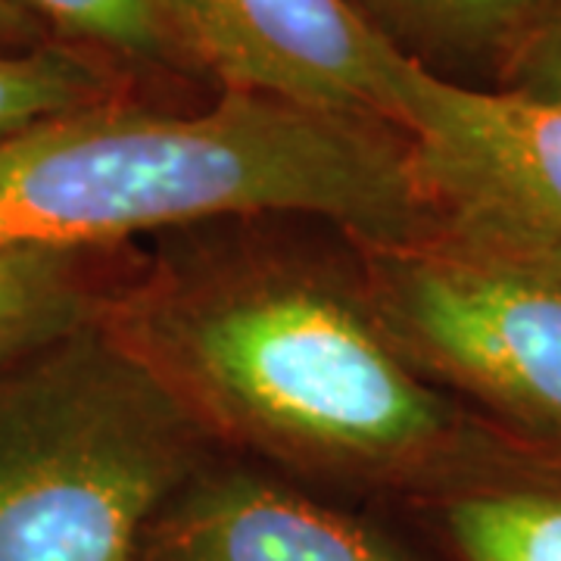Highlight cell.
I'll use <instances>...</instances> for the list:
<instances>
[{
    "mask_svg": "<svg viewBox=\"0 0 561 561\" xmlns=\"http://www.w3.org/2000/svg\"><path fill=\"white\" fill-rule=\"evenodd\" d=\"M106 101H116V76L98 54L62 41L0 44V138Z\"/></svg>",
    "mask_w": 561,
    "mask_h": 561,
    "instance_id": "10",
    "label": "cell"
},
{
    "mask_svg": "<svg viewBox=\"0 0 561 561\" xmlns=\"http://www.w3.org/2000/svg\"><path fill=\"white\" fill-rule=\"evenodd\" d=\"M44 41H50L47 32L22 7H16L13 0H0V44L32 47V44H44Z\"/></svg>",
    "mask_w": 561,
    "mask_h": 561,
    "instance_id": "14",
    "label": "cell"
},
{
    "mask_svg": "<svg viewBox=\"0 0 561 561\" xmlns=\"http://www.w3.org/2000/svg\"><path fill=\"white\" fill-rule=\"evenodd\" d=\"M138 561H415L383 530L250 468L206 465L157 512Z\"/></svg>",
    "mask_w": 561,
    "mask_h": 561,
    "instance_id": "7",
    "label": "cell"
},
{
    "mask_svg": "<svg viewBox=\"0 0 561 561\" xmlns=\"http://www.w3.org/2000/svg\"><path fill=\"white\" fill-rule=\"evenodd\" d=\"M502 88L522 91L530 98L561 103V3L552 16L524 41L502 72Z\"/></svg>",
    "mask_w": 561,
    "mask_h": 561,
    "instance_id": "13",
    "label": "cell"
},
{
    "mask_svg": "<svg viewBox=\"0 0 561 561\" xmlns=\"http://www.w3.org/2000/svg\"><path fill=\"white\" fill-rule=\"evenodd\" d=\"M41 28L81 50L113 54L131 62L172 66L179 47L165 35L150 0H13Z\"/></svg>",
    "mask_w": 561,
    "mask_h": 561,
    "instance_id": "12",
    "label": "cell"
},
{
    "mask_svg": "<svg viewBox=\"0 0 561 561\" xmlns=\"http://www.w3.org/2000/svg\"><path fill=\"white\" fill-rule=\"evenodd\" d=\"M446 527L465 561H561V493H465L449 502Z\"/></svg>",
    "mask_w": 561,
    "mask_h": 561,
    "instance_id": "11",
    "label": "cell"
},
{
    "mask_svg": "<svg viewBox=\"0 0 561 561\" xmlns=\"http://www.w3.org/2000/svg\"><path fill=\"white\" fill-rule=\"evenodd\" d=\"M405 57L437 66L500 60L502 72L561 0H350Z\"/></svg>",
    "mask_w": 561,
    "mask_h": 561,
    "instance_id": "9",
    "label": "cell"
},
{
    "mask_svg": "<svg viewBox=\"0 0 561 561\" xmlns=\"http://www.w3.org/2000/svg\"><path fill=\"white\" fill-rule=\"evenodd\" d=\"M150 7L179 54L209 69L225 91L393 125L405 54L350 0H150Z\"/></svg>",
    "mask_w": 561,
    "mask_h": 561,
    "instance_id": "6",
    "label": "cell"
},
{
    "mask_svg": "<svg viewBox=\"0 0 561 561\" xmlns=\"http://www.w3.org/2000/svg\"><path fill=\"white\" fill-rule=\"evenodd\" d=\"M431 221L561 272V103L405 57L393 94Z\"/></svg>",
    "mask_w": 561,
    "mask_h": 561,
    "instance_id": "5",
    "label": "cell"
},
{
    "mask_svg": "<svg viewBox=\"0 0 561 561\" xmlns=\"http://www.w3.org/2000/svg\"><path fill=\"white\" fill-rule=\"evenodd\" d=\"M103 260L106 250L79 247L0 250V368L106 316L113 284Z\"/></svg>",
    "mask_w": 561,
    "mask_h": 561,
    "instance_id": "8",
    "label": "cell"
},
{
    "mask_svg": "<svg viewBox=\"0 0 561 561\" xmlns=\"http://www.w3.org/2000/svg\"><path fill=\"white\" fill-rule=\"evenodd\" d=\"M106 321L216 440L350 483H415L456 453V412L390 337L362 272L206 243L113 294Z\"/></svg>",
    "mask_w": 561,
    "mask_h": 561,
    "instance_id": "1",
    "label": "cell"
},
{
    "mask_svg": "<svg viewBox=\"0 0 561 561\" xmlns=\"http://www.w3.org/2000/svg\"><path fill=\"white\" fill-rule=\"evenodd\" d=\"M356 250L375 312L424 378L561 434V272L437 221Z\"/></svg>",
    "mask_w": 561,
    "mask_h": 561,
    "instance_id": "4",
    "label": "cell"
},
{
    "mask_svg": "<svg viewBox=\"0 0 561 561\" xmlns=\"http://www.w3.org/2000/svg\"><path fill=\"white\" fill-rule=\"evenodd\" d=\"M309 216L356 247L431 221L390 122L225 91L201 113L106 101L0 138V250L113 243L203 221Z\"/></svg>",
    "mask_w": 561,
    "mask_h": 561,
    "instance_id": "2",
    "label": "cell"
},
{
    "mask_svg": "<svg viewBox=\"0 0 561 561\" xmlns=\"http://www.w3.org/2000/svg\"><path fill=\"white\" fill-rule=\"evenodd\" d=\"M209 446L106 316L0 368V561H138Z\"/></svg>",
    "mask_w": 561,
    "mask_h": 561,
    "instance_id": "3",
    "label": "cell"
}]
</instances>
